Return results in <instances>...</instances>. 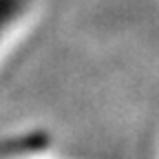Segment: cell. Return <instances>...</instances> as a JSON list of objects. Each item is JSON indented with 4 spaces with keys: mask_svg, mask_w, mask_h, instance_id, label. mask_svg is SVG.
I'll return each mask as SVG.
<instances>
[{
    "mask_svg": "<svg viewBox=\"0 0 159 159\" xmlns=\"http://www.w3.org/2000/svg\"><path fill=\"white\" fill-rule=\"evenodd\" d=\"M27 2L29 0H0V38L16 20H20V16L27 9Z\"/></svg>",
    "mask_w": 159,
    "mask_h": 159,
    "instance_id": "obj_1",
    "label": "cell"
}]
</instances>
